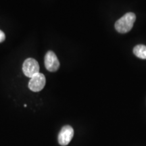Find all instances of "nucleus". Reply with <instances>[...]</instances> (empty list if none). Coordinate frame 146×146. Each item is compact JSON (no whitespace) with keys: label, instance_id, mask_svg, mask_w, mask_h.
Segmentation results:
<instances>
[{"label":"nucleus","instance_id":"nucleus-1","mask_svg":"<svg viewBox=\"0 0 146 146\" xmlns=\"http://www.w3.org/2000/svg\"><path fill=\"white\" fill-rule=\"evenodd\" d=\"M136 21L135 14L129 12L122 16L115 23V29L120 33H126L132 29L133 25Z\"/></svg>","mask_w":146,"mask_h":146},{"label":"nucleus","instance_id":"nucleus-2","mask_svg":"<svg viewBox=\"0 0 146 146\" xmlns=\"http://www.w3.org/2000/svg\"><path fill=\"white\" fill-rule=\"evenodd\" d=\"M23 70L24 74L29 78L39 73V65L36 60L33 58H27L24 62L23 66Z\"/></svg>","mask_w":146,"mask_h":146},{"label":"nucleus","instance_id":"nucleus-3","mask_svg":"<svg viewBox=\"0 0 146 146\" xmlns=\"http://www.w3.org/2000/svg\"><path fill=\"white\" fill-rule=\"evenodd\" d=\"M45 83H46V80H45L44 74L38 73L36 75L31 78L29 83V87L31 90L34 92H38L44 88Z\"/></svg>","mask_w":146,"mask_h":146},{"label":"nucleus","instance_id":"nucleus-4","mask_svg":"<svg viewBox=\"0 0 146 146\" xmlns=\"http://www.w3.org/2000/svg\"><path fill=\"white\" fill-rule=\"evenodd\" d=\"M45 66L50 72H56L60 67V62L54 52L49 51L45 56Z\"/></svg>","mask_w":146,"mask_h":146},{"label":"nucleus","instance_id":"nucleus-5","mask_svg":"<svg viewBox=\"0 0 146 146\" xmlns=\"http://www.w3.org/2000/svg\"><path fill=\"white\" fill-rule=\"evenodd\" d=\"M74 136V130L70 125H66L62 128L58 135V143L62 146L67 145Z\"/></svg>","mask_w":146,"mask_h":146},{"label":"nucleus","instance_id":"nucleus-6","mask_svg":"<svg viewBox=\"0 0 146 146\" xmlns=\"http://www.w3.org/2000/svg\"><path fill=\"white\" fill-rule=\"evenodd\" d=\"M133 54L141 59H146V46L144 45H137L133 48Z\"/></svg>","mask_w":146,"mask_h":146},{"label":"nucleus","instance_id":"nucleus-7","mask_svg":"<svg viewBox=\"0 0 146 146\" xmlns=\"http://www.w3.org/2000/svg\"><path fill=\"white\" fill-rule=\"evenodd\" d=\"M5 39V33L2 31L0 30V43L3 42Z\"/></svg>","mask_w":146,"mask_h":146}]
</instances>
